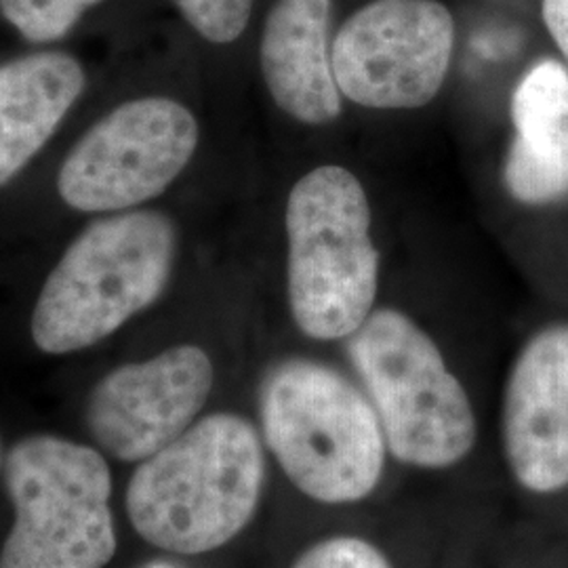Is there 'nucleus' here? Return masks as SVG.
<instances>
[{"instance_id":"nucleus-1","label":"nucleus","mask_w":568,"mask_h":568,"mask_svg":"<svg viewBox=\"0 0 568 568\" xmlns=\"http://www.w3.org/2000/svg\"><path fill=\"white\" fill-rule=\"evenodd\" d=\"M264 478L255 427L241 415L215 413L143 459L126 487V514L154 548L206 554L251 523Z\"/></svg>"},{"instance_id":"nucleus-2","label":"nucleus","mask_w":568,"mask_h":568,"mask_svg":"<svg viewBox=\"0 0 568 568\" xmlns=\"http://www.w3.org/2000/svg\"><path fill=\"white\" fill-rule=\"evenodd\" d=\"M173 222L159 211L98 220L42 284L32 339L44 354L100 344L163 295L175 262Z\"/></svg>"},{"instance_id":"nucleus-3","label":"nucleus","mask_w":568,"mask_h":568,"mask_svg":"<svg viewBox=\"0 0 568 568\" xmlns=\"http://www.w3.org/2000/svg\"><path fill=\"white\" fill-rule=\"evenodd\" d=\"M264 438L304 495L354 504L371 495L386 464V436L373 405L344 375L312 361H284L260 392Z\"/></svg>"},{"instance_id":"nucleus-4","label":"nucleus","mask_w":568,"mask_h":568,"mask_svg":"<svg viewBox=\"0 0 568 568\" xmlns=\"http://www.w3.org/2000/svg\"><path fill=\"white\" fill-rule=\"evenodd\" d=\"M288 304L312 339H342L365 325L377 295L379 255L365 187L326 164L293 185L286 201Z\"/></svg>"},{"instance_id":"nucleus-5","label":"nucleus","mask_w":568,"mask_h":568,"mask_svg":"<svg viewBox=\"0 0 568 568\" xmlns=\"http://www.w3.org/2000/svg\"><path fill=\"white\" fill-rule=\"evenodd\" d=\"M2 469L16 523L0 568H103L114 558L112 476L95 448L30 436Z\"/></svg>"},{"instance_id":"nucleus-6","label":"nucleus","mask_w":568,"mask_h":568,"mask_svg":"<svg viewBox=\"0 0 568 568\" xmlns=\"http://www.w3.org/2000/svg\"><path fill=\"white\" fill-rule=\"evenodd\" d=\"M392 455L408 466L459 464L476 443L466 389L426 333L396 310L366 318L349 342Z\"/></svg>"},{"instance_id":"nucleus-7","label":"nucleus","mask_w":568,"mask_h":568,"mask_svg":"<svg viewBox=\"0 0 568 568\" xmlns=\"http://www.w3.org/2000/svg\"><path fill=\"white\" fill-rule=\"evenodd\" d=\"M199 145L194 114L169 98L122 103L95 122L63 159L60 199L74 211H126L180 178Z\"/></svg>"},{"instance_id":"nucleus-8","label":"nucleus","mask_w":568,"mask_h":568,"mask_svg":"<svg viewBox=\"0 0 568 568\" xmlns=\"http://www.w3.org/2000/svg\"><path fill=\"white\" fill-rule=\"evenodd\" d=\"M455 21L438 0H373L331 44L342 95L377 110L432 102L447 79Z\"/></svg>"},{"instance_id":"nucleus-9","label":"nucleus","mask_w":568,"mask_h":568,"mask_svg":"<svg viewBox=\"0 0 568 568\" xmlns=\"http://www.w3.org/2000/svg\"><path fill=\"white\" fill-rule=\"evenodd\" d=\"M213 379L204 349L175 345L150 361L108 373L89 394L84 422L93 440L112 457L143 462L192 426Z\"/></svg>"},{"instance_id":"nucleus-10","label":"nucleus","mask_w":568,"mask_h":568,"mask_svg":"<svg viewBox=\"0 0 568 568\" xmlns=\"http://www.w3.org/2000/svg\"><path fill=\"white\" fill-rule=\"evenodd\" d=\"M504 440L523 487H568V326H551L520 352L506 389Z\"/></svg>"},{"instance_id":"nucleus-11","label":"nucleus","mask_w":568,"mask_h":568,"mask_svg":"<svg viewBox=\"0 0 568 568\" xmlns=\"http://www.w3.org/2000/svg\"><path fill=\"white\" fill-rule=\"evenodd\" d=\"M331 0H276L262 37V72L270 95L288 116L326 124L342 112L328 44Z\"/></svg>"},{"instance_id":"nucleus-12","label":"nucleus","mask_w":568,"mask_h":568,"mask_svg":"<svg viewBox=\"0 0 568 568\" xmlns=\"http://www.w3.org/2000/svg\"><path fill=\"white\" fill-rule=\"evenodd\" d=\"M516 138L506 159L509 194L527 204L568 194V70L565 63H535L511 98Z\"/></svg>"},{"instance_id":"nucleus-13","label":"nucleus","mask_w":568,"mask_h":568,"mask_svg":"<svg viewBox=\"0 0 568 568\" xmlns=\"http://www.w3.org/2000/svg\"><path fill=\"white\" fill-rule=\"evenodd\" d=\"M82 89L81 63L61 51L0 65V187L41 152Z\"/></svg>"},{"instance_id":"nucleus-14","label":"nucleus","mask_w":568,"mask_h":568,"mask_svg":"<svg viewBox=\"0 0 568 568\" xmlns=\"http://www.w3.org/2000/svg\"><path fill=\"white\" fill-rule=\"evenodd\" d=\"M102 0H0V13L26 41L63 39L82 13Z\"/></svg>"},{"instance_id":"nucleus-15","label":"nucleus","mask_w":568,"mask_h":568,"mask_svg":"<svg viewBox=\"0 0 568 568\" xmlns=\"http://www.w3.org/2000/svg\"><path fill=\"white\" fill-rule=\"evenodd\" d=\"M185 21L206 41L234 42L246 28L253 0H173Z\"/></svg>"},{"instance_id":"nucleus-16","label":"nucleus","mask_w":568,"mask_h":568,"mask_svg":"<svg viewBox=\"0 0 568 568\" xmlns=\"http://www.w3.org/2000/svg\"><path fill=\"white\" fill-rule=\"evenodd\" d=\"M293 568H392V565L365 539L331 537L305 549Z\"/></svg>"},{"instance_id":"nucleus-17","label":"nucleus","mask_w":568,"mask_h":568,"mask_svg":"<svg viewBox=\"0 0 568 568\" xmlns=\"http://www.w3.org/2000/svg\"><path fill=\"white\" fill-rule=\"evenodd\" d=\"M541 13L551 39L567 61L568 70V0H544Z\"/></svg>"},{"instance_id":"nucleus-18","label":"nucleus","mask_w":568,"mask_h":568,"mask_svg":"<svg viewBox=\"0 0 568 568\" xmlns=\"http://www.w3.org/2000/svg\"><path fill=\"white\" fill-rule=\"evenodd\" d=\"M0 466H2V445H0Z\"/></svg>"},{"instance_id":"nucleus-19","label":"nucleus","mask_w":568,"mask_h":568,"mask_svg":"<svg viewBox=\"0 0 568 568\" xmlns=\"http://www.w3.org/2000/svg\"><path fill=\"white\" fill-rule=\"evenodd\" d=\"M159 568H161V567H159Z\"/></svg>"}]
</instances>
